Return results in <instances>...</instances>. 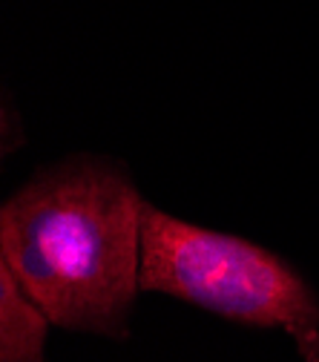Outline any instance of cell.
Listing matches in <instances>:
<instances>
[{
	"label": "cell",
	"instance_id": "obj_3",
	"mask_svg": "<svg viewBox=\"0 0 319 362\" xmlns=\"http://www.w3.org/2000/svg\"><path fill=\"white\" fill-rule=\"evenodd\" d=\"M50 316L43 313L12 270L0 264V362H43Z\"/></svg>",
	"mask_w": 319,
	"mask_h": 362
},
{
	"label": "cell",
	"instance_id": "obj_2",
	"mask_svg": "<svg viewBox=\"0 0 319 362\" xmlns=\"http://www.w3.org/2000/svg\"><path fill=\"white\" fill-rule=\"evenodd\" d=\"M141 288L259 328H285L319 362V299L296 270L253 242L144 207Z\"/></svg>",
	"mask_w": 319,
	"mask_h": 362
},
{
	"label": "cell",
	"instance_id": "obj_1",
	"mask_svg": "<svg viewBox=\"0 0 319 362\" xmlns=\"http://www.w3.org/2000/svg\"><path fill=\"white\" fill-rule=\"evenodd\" d=\"M144 207L121 167L58 164L0 210V264L52 325L124 337L141 288Z\"/></svg>",
	"mask_w": 319,
	"mask_h": 362
}]
</instances>
